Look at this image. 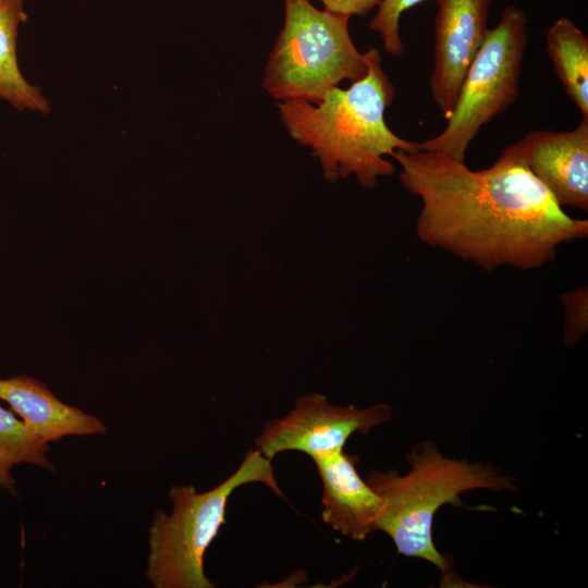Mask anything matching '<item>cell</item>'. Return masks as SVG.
Returning <instances> with one entry per match:
<instances>
[{
	"instance_id": "cell-1",
	"label": "cell",
	"mask_w": 588,
	"mask_h": 588,
	"mask_svg": "<svg viewBox=\"0 0 588 588\" xmlns=\"http://www.w3.org/2000/svg\"><path fill=\"white\" fill-rule=\"evenodd\" d=\"M402 186L421 201L416 236L486 271L542 268L560 246L588 236L564 212L513 144L482 170L430 150H395Z\"/></svg>"
},
{
	"instance_id": "cell-2",
	"label": "cell",
	"mask_w": 588,
	"mask_h": 588,
	"mask_svg": "<svg viewBox=\"0 0 588 588\" xmlns=\"http://www.w3.org/2000/svg\"><path fill=\"white\" fill-rule=\"evenodd\" d=\"M366 74L350 87L330 89L315 105L302 100L277 101L291 138L313 150L328 182L354 175L364 188L395 172L384 156L395 150L413 152L418 143L393 133L384 118L395 89L382 68L377 48L363 53Z\"/></svg>"
},
{
	"instance_id": "cell-3",
	"label": "cell",
	"mask_w": 588,
	"mask_h": 588,
	"mask_svg": "<svg viewBox=\"0 0 588 588\" xmlns=\"http://www.w3.org/2000/svg\"><path fill=\"white\" fill-rule=\"evenodd\" d=\"M407 462L411 470L405 475L372 469L365 479L383 500L378 530L393 540L399 553L426 560L445 572V558L432 540L437 511L446 503L463 506L460 494L469 490L515 492L517 480L493 464L446 457L430 441L413 448Z\"/></svg>"
},
{
	"instance_id": "cell-4",
	"label": "cell",
	"mask_w": 588,
	"mask_h": 588,
	"mask_svg": "<svg viewBox=\"0 0 588 588\" xmlns=\"http://www.w3.org/2000/svg\"><path fill=\"white\" fill-rule=\"evenodd\" d=\"M261 482L283 498L271 460L249 450L238 468L218 486L197 492L193 486L169 490L170 514L155 512L148 532L146 577L155 588H213L204 569L206 550L225 524L226 503L234 490Z\"/></svg>"
},
{
	"instance_id": "cell-5",
	"label": "cell",
	"mask_w": 588,
	"mask_h": 588,
	"mask_svg": "<svg viewBox=\"0 0 588 588\" xmlns=\"http://www.w3.org/2000/svg\"><path fill=\"white\" fill-rule=\"evenodd\" d=\"M350 19L319 10L309 0H284L283 26L265 68V90L278 101L317 105L342 81L360 79L367 66L350 35Z\"/></svg>"
},
{
	"instance_id": "cell-6",
	"label": "cell",
	"mask_w": 588,
	"mask_h": 588,
	"mask_svg": "<svg viewBox=\"0 0 588 588\" xmlns=\"http://www.w3.org/2000/svg\"><path fill=\"white\" fill-rule=\"evenodd\" d=\"M527 24L528 17L520 8L509 5L502 11L466 72L446 126L434 137L418 143L419 149L465 162L466 150L479 130L518 96Z\"/></svg>"
},
{
	"instance_id": "cell-7",
	"label": "cell",
	"mask_w": 588,
	"mask_h": 588,
	"mask_svg": "<svg viewBox=\"0 0 588 588\" xmlns=\"http://www.w3.org/2000/svg\"><path fill=\"white\" fill-rule=\"evenodd\" d=\"M392 407L378 403L367 408L335 406L319 393L297 399L284 417L265 425L255 440L256 449L267 458L297 451L310 458L343 449L354 433L369 431L391 419Z\"/></svg>"
},
{
	"instance_id": "cell-8",
	"label": "cell",
	"mask_w": 588,
	"mask_h": 588,
	"mask_svg": "<svg viewBox=\"0 0 588 588\" xmlns=\"http://www.w3.org/2000/svg\"><path fill=\"white\" fill-rule=\"evenodd\" d=\"M492 0H437L433 70L429 85L444 120L452 114L464 77L489 30Z\"/></svg>"
},
{
	"instance_id": "cell-9",
	"label": "cell",
	"mask_w": 588,
	"mask_h": 588,
	"mask_svg": "<svg viewBox=\"0 0 588 588\" xmlns=\"http://www.w3.org/2000/svg\"><path fill=\"white\" fill-rule=\"evenodd\" d=\"M513 146L561 207L588 210V119L573 131L530 132Z\"/></svg>"
},
{
	"instance_id": "cell-10",
	"label": "cell",
	"mask_w": 588,
	"mask_h": 588,
	"mask_svg": "<svg viewBox=\"0 0 588 588\" xmlns=\"http://www.w3.org/2000/svg\"><path fill=\"white\" fill-rule=\"evenodd\" d=\"M311 460L322 483L323 522L353 540H366L378 530L383 500L359 476L358 457L340 449Z\"/></svg>"
},
{
	"instance_id": "cell-11",
	"label": "cell",
	"mask_w": 588,
	"mask_h": 588,
	"mask_svg": "<svg viewBox=\"0 0 588 588\" xmlns=\"http://www.w3.org/2000/svg\"><path fill=\"white\" fill-rule=\"evenodd\" d=\"M0 400L46 443L69 436L107 432L105 422L97 416L65 404L42 382L26 375L0 378Z\"/></svg>"
},
{
	"instance_id": "cell-12",
	"label": "cell",
	"mask_w": 588,
	"mask_h": 588,
	"mask_svg": "<svg viewBox=\"0 0 588 588\" xmlns=\"http://www.w3.org/2000/svg\"><path fill=\"white\" fill-rule=\"evenodd\" d=\"M27 20L24 0H0V99L17 110L46 114L50 110L41 89L28 83L16 56L19 27Z\"/></svg>"
},
{
	"instance_id": "cell-13",
	"label": "cell",
	"mask_w": 588,
	"mask_h": 588,
	"mask_svg": "<svg viewBox=\"0 0 588 588\" xmlns=\"http://www.w3.org/2000/svg\"><path fill=\"white\" fill-rule=\"evenodd\" d=\"M547 52L565 93L588 119V37L567 16L547 29Z\"/></svg>"
},
{
	"instance_id": "cell-14",
	"label": "cell",
	"mask_w": 588,
	"mask_h": 588,
	"mask_svg": "<svg viewBox=\"0 0 588 588\" xmlns=\"http://www.w3.org/2000/svg\"><path fill=\"white\" fill-rule=\"evenodd\" d=\"M48 443L39 439L22 419L0 405V488L16 494L11 468L32 464L54 471L48 457Z\"/></svg>"
},
{
	"instance_id": "cell-15",
	"label": "cell",
	"mask_w": 588,
	"mask_h": 588,
	"mask_svg": "<svg viewBox=\"0 0 588 588\" xmlns=\"http://www.w3.org/2000/svg\"><path fill=\"white\" fill-rule=\"evenodd\" d=\"M425 0H382L368 27L378 33L387 53L399 57L405 51L400 35L402 14Z\"/></svg>"
},
{
	"instance_id": "cell-16",
	"label": "cell",
	"mask_w": 588,
	"mask_h": 588,
	"mask_svg": "<svg viewBox=\"0 0 588 588\" xmlns=\"http://www.w3.org/2000/svg\"><path fill=\"white\" fill-rule=\"evenodd\" d=\"M563 306V341L576 345L588 331V286L581 285L561 294Z\"/></svg>"
},
{
	"instance_id": "cell-17",
	"label": "cell",
	"mask_w": 588,
	"mask_h": 588,
	"mask_svg": "<svg viewBox=\"0 0 588 588\" xmlns=\"http://www.w3.org/2000/svg\"><path fill=\"white\" fill-rule=\"evenodd\" d=\"M324 10L346 15L365 16L375 8H378L382 0H320Z\"/></svg>"
}]
</instances>
